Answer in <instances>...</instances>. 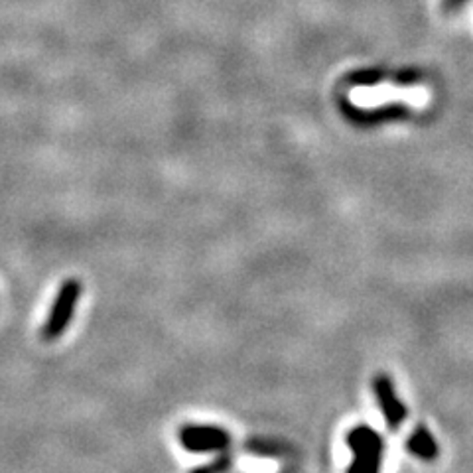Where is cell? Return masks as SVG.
Returning a JSON list of instances; mask_svg holds the SVG:
<instances>
[{
    "instance_id": "3957f363",
    "label": "cell",
    "mask_w": 473,
    "mask_h": 473,
    "mask_svg": "<svg viewBox=\"0 0 473 473\" xmlns=\"http://www.w3.org/2000/svg\"><path fill=\"white\" fill-rule=\"evenodd\" d=\"M182 446L192 452H216L227 446L229 436L216 426H185L180 432Z\"/></svg>"
},
{
    "instance_id": "277c9868",
    "label": "cell",
    "mask_w": 473,
    "mask_h": 473,
    "mask_svg": "<svg viewBox=\"0 0 473 473\" xmlns=\"http://www.w3.org/2000/svg\"><path fill=\"white\" fill-rule=\"evenodd\" d=\"M375 396H377V403L381 404L385 420L388 422V426H391V428H396V426L404 420L406 408L396 398L395 387H393L391 381H388V377H377Z\"/></svg>"
},
{
    "instance_id": "7a4b0ae2",
    "label": "cell",
    "mask_w": 473,
    "mask_h": 473,
    "mask_svg": "<svg viewBox=\"0 0 473 473\" xmlns=\"http://www.w3.org/2000/svg\"><path fill=\"white\" fill-rule=\"evenodd\" d=\"M81 292L83 286L79 281H66L61 284V289L58 290V294H55L48 320H45L42 328V338L45 341H55L66 333L68 326L73 320V312L77 308Z\"/></svg>"
},
{
    "instance_id": "5b68a950",
    "label": "cell",
    "mask_w": 473,
    "mask_h": 473,
    "mask_svg": "<svg viewBox=\"0 0 473 473\" xmlns=\"http://www.w3.org/2000/svg\"><path fill=\"white\" fill-rule=\"evenodd\" d=\"M408 450L420 460H434L436 453H438L432 434L426 428H419L408 438Z\"/></svg>"
},
{
    "instance_id": "6da1fadb",
    "label": "cell",
    "mask_w": 473,
    "mask_h": 473,
    "mask_svg": "<svg viewBox=\"0 0 473 473\" xmlns=\"http://www.w3.org/2000/svg\"><path fill=\"white\" fill-rule=\"evenodd\" d=\"M347 444L354 452V463L347 473H379L383 461V440L369 426H357L349 432Z\"/></svg>"
}]
</instances>
